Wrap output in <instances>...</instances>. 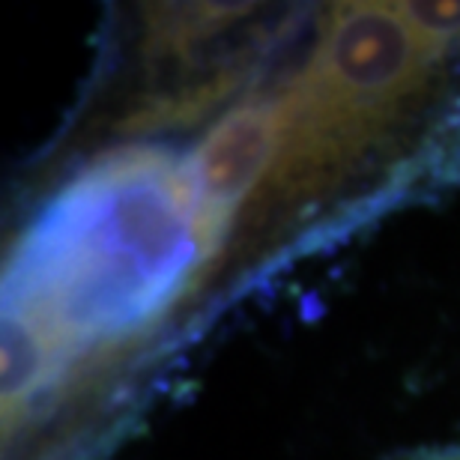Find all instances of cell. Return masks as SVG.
<instances>
[{
	"label": "cell",
	"mask_w": 460,
	"mask_h": 460,
	"mask_svg": "<svg viewBox=\"0 0 460 460\" xmlns=\"http://www.w3.org/2000/svg\"><path fill=\"white\" fill-rule=\"evenodd\" d=\"M410 24L439 49H448L460 36V4H401Z\"/></svg>",
	"instance_id": "obj_4"
},
{
	"label": "cell",
	"mask_w": 460,
	"mask_h": 460,
	"mask_svg": "<svg viewBox=\"0 0 460 460\" xmlns=\"http://www.w3.org/2000/svg\"><path fill=\"white\" fill-rule=\"evenodd\" d=\"M284 123L288 108L281 93L245 99L209 126L189 159L200 275L222 257L230 227L252 200L257 182L270 177L284 141Z\"/></svg>",
	"instance_id": "obj_3"
},
{
	"label": "cell",
	"mask_w": 460,
	"mask_h": 460,
	"mask_svg": "<svg viewBox=\"0 0 460 460\" xmlns=\"http://www.w3.org/2000/svg\"><path fill=\"white\" fill-rule=\"evenodd\" d=\"M443 54L401 4L329 6L296 81L281 90L288 123L266 198L293 204L341 177L416 102Z\"/></svg>",
	"instance_id": "obj_2"
},
{
	"label": "cell",
	"mask_w": 460,
	"mask_h": 460,
	"mask_svg": "<svg viewBox=\"0 0 460 460\" xmlns=\"http://www.w3.org/2000/svg\"><path fill=\"white\" fill-rule=\"evenodd\" d=\"M200 281L189 159L132 144L72 177L13 248L4 314L63 362L126 344Z\"/></svg>",
	"instance_id": "obj_1"
}]
</instances>
